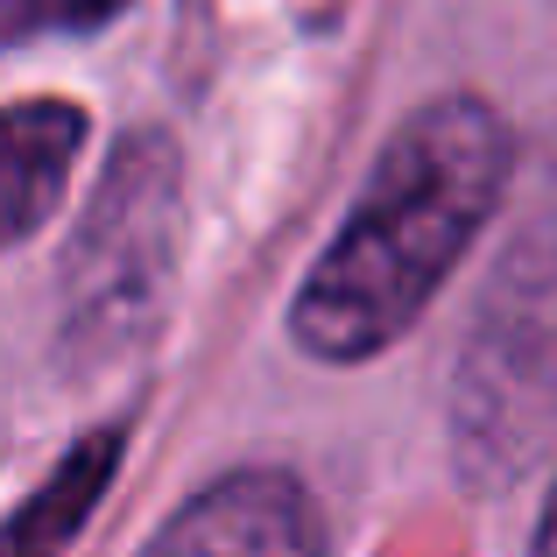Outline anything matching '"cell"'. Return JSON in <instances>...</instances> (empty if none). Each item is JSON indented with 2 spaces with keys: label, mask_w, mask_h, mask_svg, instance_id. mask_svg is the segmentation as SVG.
Instances as JSON below:
<instances>
[{
  "label": "cell",
  "mask_w": 557,
  "mask_h": 557,
  "mask_svg": "<svg viewBox=\"0 0 557 557\" xmlns=\"http://www.w3.org/2000/svg\"><path fill=\"white\" fill-rule=\"evenodd\" d=\"M530 557H557V494H550V508H544V530H536V550Z\"/></svg>",
  "instance_id": "ba28073f"
},
{
  "label": "cell",
  "mask_w": 557,
  "mask_h": 557,
  "mask_svg": "<svg viewBox=\"0 0 557 557\" xmlns=\"http://www.w3.org/2000/svg\"><path fill=\"white\" fill-rule=\"evenodd\" d=\"M451 445L480 487H508L557 445V219L522 233L451 368Z\"/></svg>",
  "instance_id": "7a4b0ae2"
},
{
  "label": "cell",
  "mask_w": 557,
  "mask_h": 557,
  "mask_svg": "<svg viewBox=\"0 0 557 557\" xmlns=\"http://www.w3.org/2000/svg\"><path fill=\"white\" fill-rule=\"evenodd\" d=\"M141 557H325V530L289 473L247 466L190 494Z\"/></svg>",
  "instance_id": "277c9868"
},
{
  "label": "cell",
  "mask_w": 557,
  "mask_h": 557,
  "mask_svg": "<svg viewBox=\"0 0 557 557\" xmlns=\"http://www.w3.org/2000/svg\"><path fill=\"white\" fill-rule=\"evenodd\" d=\"M113 466H121V431L78 437L71 459L50 473V487L14 508V522L0 530V557H64V544L85 530V516H92L99 494H107Z\"/></svg>",
  "instance_id": "8992f818"
},
{
  "label": "cell",
  "mask_w": 557,
  "mask_h": 557,
  "mask_svg": "<svg viewBox=\"0 0 557 557\" xmlns=\"http://www.w3.org/2000/svg\"><path fill=\"white\" fill-rule=\"evenodd\" d=\"M127 0H0V42H36V36H85L107 28Z\"/></svg>",
  "instance_id": "52a82bcc"
},
{
  "label": "cell",
  "mask_w": 557,
  "mask_h": 557,
  "mask_svg": "<svg viewBox=\"0 0 557 557\" xmlns=\"http://www.w3.org/2000/svg\"><path fill=\"white\" fill-rule=\"evenodd\" d=\"M85 149V113L64 99L0 107V247L28 240L64 198V177Z\"/></svg>",
  "instance_id": "5b68a950"
},
{
  "label": "cell",
  "mask_w": 557,
  "mask_h": 557,
  "mask_svg": "<svg viewBox=\"0 0 557 557\" xmlns=\"http://www.w3.org/2000/svg\"><path fill=\"white\" fill-rule=\"evenodd\" d=\"M516 170L508 121L487 99H437L409 113L381 149L360 205L346 212L339 240L311 261L289 332L318 360H374L423 318L473 233L494 219Z\"/></svg>",
  "instance_id": "6da1fadb"
},
{
  "label": "cell",
  "mask_w": 557,
  "mask_h": 557,
  "mask_svg": "<svg viewBox=\"0 0 557 557\" xmlns=\"http://www.w3.org/2000/svg\"><path fill=\"white\" fill-rule=\"evenodd\" d=\"M184 170L163 135H127L107 163L92 212H85L78 240L64 261L71 289V339L85 354H113L135 332L156 325L170 289V261H177L184 233Z\"/></svg>",
  "instance_id": "3957f363"
}]
</instances>
